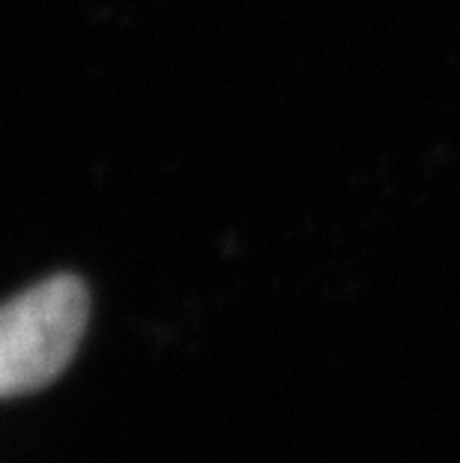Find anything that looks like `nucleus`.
Segmentation results:
<instances>
[{
	"instance_id": "f257e3e1",
	"label": "nucleus",
	"mask_w": 460,
	"mask_h": 463,
	"mask_svg": "<svg viewBox=\"0 0 460 463\" xmlns=\"http://www.w3.org/2000/svg\"><path fill=\"white\" fill-rule=\"evenodd\" d=\"M90 320V293L54 275L0 305V398L27 395L70 368Z\"/></svg>"
}]
</instances>
